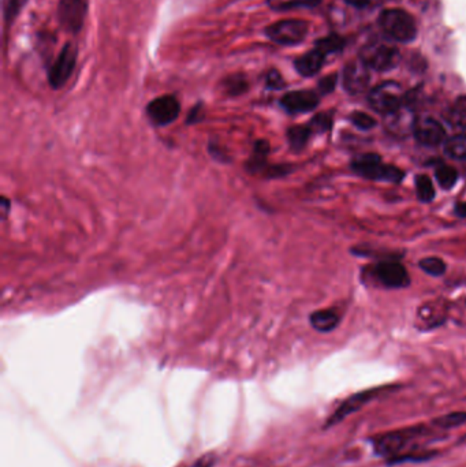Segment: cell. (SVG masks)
Masks as SVG:
<instances>
[{"label": "cell", "instance_id": "obj_1", "mask_svg": "<svg viewBox=\"0 0 466 467\" xmlns=\"http://www.w3.org/2000/svg\"><path fill=\"white\" fill-rule=\"evenodd\" d=\"M351 168L354 172L364 178L393 184H399L405 177L402 169L394 165L383 163L380 156L376 153H365L355 158L351 163Z\"/></svg>", "mask_w": 466, "mask_h": 467}, {"label": "cell", "instance_id": "obj_37", "mask_svg": "<svg viewBox=\"0 0 466 467\" xmlns=\"http://www.w3.org/2000/svg\"><path fill=\"white\" fill-rule=\"evenodd\" d=\"M8 208H10V203L6 197L1 198V210H3V215H6L8 212Z\"/></svg>", "mask_w": 466, "mask_h": 467}, {"label": "cell", "instance_id": "obj_32", "mask_svg": "<svg viewBox=\"0 0 466 467\" xmlns=\"http://www.w3.org/2000/svg\"><path fill=\"white\" fill-rule=\"evenodd\" d=\"M335 85H336V74H329L323 79H320L319 91L323 94H331L335 89Z\"/></svg>", "mask_w": 466, "mask_h": 467}, {"label": "cell", "instance_id": "obj_23", "mask_svg": "<svg viewBox=\"0 0 466 467\" xmlns=\"http://www.w3.org/2000/svg\"><path fill=\"white\" fill-rule=\"evenodd\" d=\"M310 134H312V130L309 129V126H293L287 132V140L290 142V146L293 149L300 151L306 145Z\"/></svg>", "mask_w": 466, "mask_h": 467}, {"label": "cell", "instance_id": "obj_29", "mask_svg": "<svg viewBox=\"0 0 466 467\" xmlns=\"http://www.w3.org/2000/svg\"><path fill=\"white\" fill-rule=\"evenodd\" d=\"M350 120L355 127H358L361 130H371L376 126V120L371 115H368L365 113H360V111L353 113L350 115Z\"/></svg>", "mask_w": 466, "mask_h": 467}, {"label": "cell", "instance_id": "obj_4", "mask_svg": "<svg viewBox=\"0 0 466 467\" xmlns=\"http://www.w3.org/2000/svg\"><path fill=\"white\" fill-rule=\"evenodd\" d=\"M309 25L303 20H282L264 29V34L279 46H297L308 34Z\"/></svg>", "mask_w": 466, "mask_h": 467}, {"label": "cell", "instance_id": "obj_21", "mask_svg": "<svg viewBox=\"0 0 466 467\" xmlns=\"http://www.w3.org/2000/svg\"><path fill=\"white\" fill-rule=\"evenodd\" d=\"M29 0H1L3 10V21L7 26H11L17 17L21 14L23 8Z\"/></svg>", "mask_w": 466, "mask_h": 467}, {"label": "cell", "instance_id": "obj_13", "mask_svg": "<svg viewBox=\"0 0 466 467\" xmlns=\"http://www.w3.org/2000/svg\"><path fill=\"white\" fill-rule=\"evenodd\" d=\"M370 84V72L363 62H350L344 70V87L350 94L364 92Z\"/></svg>", "mask_w": 466, "mask_h": 467}, {"label": "cell", "instance_id": "obj_35", "mask_svg": "<svg viewBox=\"0 0 466 467\" xmlns=\"http://www.w3.org/2000/svg\"><path fill=\"white\" fill-rule=\"evenodd\" d=\"M346 1L349 4H351V6L357 7V8H364V7H367L370 4L371 0H346Z\"/></svg>", "mask_w": 466, "mask_h": 467}, {"label": "cell", "instance_id": "obj_20", "mask_svg": "<svg viewBox=\"0 0 466 467\" xmlns=\"http://www.w3.org/2000/svg\"><path fill=\"white\" fill-rule=\"evenodd\" d=\"M222 87L226 91V94L230 96H239L249 89V82L244 74H233L225 78Z\"/></svg>", "mask_w": 466, "mask_h": 467}, {"label": "cell", "instance_id": "obj_5", "mask_svg": "<svg viewBox=\"0 0 466 467\" xmlns=\"http://www.w3.org/2000/svg\"><path fill=\"white\" fill-rule=\"evenodd\" d=\"M89 8V0H59L56 17L63 30L80 33L84 27Z\"/></svg>", "mask_w": 466, "mask_h": 467}, {"label": "cell", "instance_id": "obj_6", "mask_svg": "<svg viewBox=\"0 0 466 467\" xmlns=\"http://www.w3.org/2000/svg\"><path fill=\"white\" fill-rule=\"evenodd\" d=\"M403 92L399 84L396 82H383L379 87L372 89L370 94V105L374 111L389 115L396 113L402 107L403 103Z\"/></svg>", "mask_w": 466, "mask_h": 467}, {"label": "cell", "instance_id": "obj_9", "mask_svg": "<svg viewBox=\"0 0 466 467\" xmlns=\"http://www.w3.org/2000/svg\"><path fill=\"white\" fill-rule=\"evenodd\" d=\"M181 114V103L172 94H164L146 105V115L156 126H167L175 122Z\"/></svg>", "mask_w": 466, "mask_h": 467}, {"label": "cell", "instance_id": "obj_15", "mask_svg": "<svg viewBox=\"0 0 466 467\" xmlns=\"http://www.w3.org/2000/svg\"><path fill=\"white\" fill-rule=\"evenodd\" d=\"M447 316L446 304L439 302H428L421 306L417 312V323L422 329H431L438 327L444 323Z\"/></svg>", "mask_w": 466, "mask_h": 467}, {"label": "cell", "instance_id": "obj_18", "mask_svg": "<svg viewBox=\"0 0 466 467\" xmlns=\"http://www.w3.org/2000/svg\"><path fill=\"white\" fill-rule=\"evenodd\" d=\"M339 323V316L335 310H319L310 316V324L319 332H329L336 328Z\"/></svg>", "mask_w": 466, "mask_h": 467}, {"label": "cell", "instance_id": "obj_33", "mask_svg": "<svg viewBox=\"0 0 466 467\" xmlns=\"http://www.w3.org/2000/svg\"><path fill=\"white\" fill-rule=\"evenodd\" d=\"M204 115H206L204 105H203V104H196V105L190 110V113H189V115H187V123H189V124L197 123V122H200V120L204 119Z\"/></svg>", "mask_w": 466, "mask_h": 467}, {"label": "cell", "instance_id": "obj_22", "mask_svg": "<svg viewBox=\"0 0 466 467\" xmlns=\"http://www.w3.org/2000/svg\"><path fill=\"white\" fill-rule=\"evenodd\" d=\"M444 152L451 159L466 160V136H455L444 143Z\"/></svg>", "mask_w": 466, "mask_h": 467}, {"label": "cell", "instance_id": "obj_34", "mask_svg": "<svg viewBox=\"0 0 466 467\" xmlns=\"http://www.w3.org/2000/svg\"><path fill=\"white\" fill-rule=\"evenodd\" d=\"M213 463H215V458L212 455H206L199 462H196L193 466L190 467H212Z\"/></svg>", "mask_w": 466, "mask_h": 467}, {"label": "cell", "instance_id": "obj_14", "mask_svg": "<svg viewBox=\"0 0 466 467\" xmlns=\"http://www.w3.org/2000/svg\"><path fill=\"white\" fill-rule=\"evenodd\" d=\"M376 394H379L377 390H373V391H364L361 394H357V395H353L350 397L348 400H345L338 409L331 416V418L327 422L328 426H332L338 422H341L342 420H345L348 416H350L351 413L360 410L365 403H368L372 397H376Z\"/></svg>", "mask_w": 466, "mask_h": 467}, {"label": "cell", "instance_id": "obj_25", "mask_svg": "<svg viewBox=\"0 0 466 467\" xmlns=\"http://www.w3.org/2000/svg\"><path fill=\"white\" fill-rule=\"evenodd\" d=\"M416 191L420 201L429 203L435 198V188L432 181L427 175H417L416 177Z\"/></svg>", "mask_w": 466, "mask_h": 467}, {"label": "cell", "instance_id": "obj_26", "mask_svg": "<svg viewBox=\"0 0 466 467\" xmlns=\"http://www.w3.org/2000/svg\"><path fill=\"white\" fill-rule=\"evenodd\" d=\"M344 46H345V41L342 39H339L338 36H328V37L317 40L315 44V47L317 48L319 51H322L326 56L329 53L341 52Z\"/></svg>", "mask_w": 466, "mask_h": 467}, {"label": "cell", "instance_id": "obj_28", "mask_svg": "<svg viewBox=\"0 0 466 467\" xmlns=\"http://www.w3.org/2000/svg\"><path fill=\"white\" fill-rule=\"evenodd\" d=\"M331 124H332L331 115L319 114L309 122L308 126L312 130V133H325V132L331 129Z\"/></svg>", "mask_w": 466, "mask_h": 467}, {"label": "cell", "instance_id": "obj_24", "mask_svg": "<svg viewBox=\"0 0 466 467\" xmlns=\"http://www.w3.org/2000/svg\"><path fill=\"white\" fill-rule=\"evenodd\" d=\"M435 177L438 179V184L444 190H450L451 187L455 186L458 181V172L450 165H439L435 171Z\"/></svg>", "mask_w": 466, "mask_h": 467}, {"label": "cell", "instance_id": "obj_31", "mask_svg": "<svg viewBox=\"0 0 466 467\" xmlns=\"http://www.w3.org/2000/svg\"><path fill=\"white\" fill-rule=\"evenodd\" d=\"M464 422H466V413H454V414L446 416V417H443L441 420L436 421V423L439 426H444V428L458 426V425H461Z\"/></svg>", "mask_w": 466, "mask_h": 467}, {"label": "cell", "instance_id": "obj_17", "mask_svg": "<svg viewBox=\"0 0 466 467\" xmlns=\"http://www.w3.org/2000/svg\"><path fill=\"white\" fill-rule=\"evenodd\" d=\"M325 62H326V55L315 47L312 51L306 52L303 56L297 58L294 60V68L300 75L312 77V75H316L319 71L322 70Z\"/></svg>", "mask_w": 466, "mask_h": 467}, {"label": "cell", "instance_id": "obj_11", "mask_svg": "<svg viewBox=\"0 0 466 467\" xmlns=\"http://www.w3.org/2000/svg\"><path fill=\"white\" fill-rule=\"evenodd\" d=\"M280 107L289 114L310 113L319 105V96L312 91H294L282 96Z\"/></svg>", "mask_w": 466, "mask_h": 467}, {"label": "cell", "instance_id": "obj_8", "mask_svg": "<svg viewBox=\"0 0 466 467\" xmlns=\"http://www.w3.org/2000/svg\"><path fill=\"white\" fill-rule=\"evenodd\" d=\"M422 435L421 428H412V429H402L390 432L386 435H380L374 439V449L380 455L393 456L402 452L406 445Z\"/></svg>", "mask_w": 466, "mask_h": 467}, {"label": "cell", "instance_id": "obj_3", "mask_svg": "<svg viewBox=\"0 0 466 467\" xmlns=\"http://www.w3.org/2000/svg\"><path fill=\"white\" fill-rule=\"evenodd\" d=\"M380 26L396 41L409 43L416 37V24L413 18L403 10H386L380 15Z\"/></svg>", "mask_w": 466, "mask_h": 467}, {"label": "cell", "instance_id": "obj_2", "mask_svg": "<svg viewBox=\"0 0 466 467\" xmlns=\"http://www.w3.org/2000/svg\"><path fill=\"white\" fill-rule=\"evenodd\" d=\"M78 48L74 43H66L48 68V84L52 89L63 88L75 70Z\"/></svg>", "mask_w": 466, "mask_h": 467}, {"label": "cell", "instance_id": "obj_27", "mask_svg": "<svg viewBox=\"0 0 466 467\" xmlns=\"http://www.w3.org/2000/svg\"><path fill=\"white\" fill-rule=\"evenodd\" d=\"M420 268L428 275L441 276L446 271V264L443 262L441 258L438 257L422 258L420 261Z\"/></svg>", "mask_w": 466, "mask_h": 467}, {"label": "cell", "instance_id": "obj_10", "mask_svg": "<svg viewBox=\"0 0 466 467\" xmlns=\"http://www.w3.org/2000/svg\"><path fill=\"white\" fill-rule=\"evenodd\" d=\"M373 274L376 281L389 288H402L410 283L405 267L396 261H384L377 264Z\"/></svg>", "mask_w": 466, "mask_h": 467}, {"label": "cell", "instance_id": "obj_7", "mask_svg": "<svg viewBox=\"0 0 466 467\" xmlns=\"http://www.w3.org/2000/svg\"><path fill=\"white\" fill-rule=\"evenodd\" d=\"M398 60L399 51L386 43H371L361 49V62L373 70H391Z\"/></svg>", "mask_w": 466, "mask_h": 467}, {"label": "cell", "instance_id": "obj_12", "mask_svg": "<svg viewBox=\"0 0 466 467\" xmlns=\"http://www.w3.org/2000/svg\"><path fill=\"white\" fill-rule=\"evenodd\" d=\"M413 134L420 143L425 146H436L446 139L442 124L434 117H424L416 119Z\"/></svg>", "mask_w": 466, "mask_h": 467}, {"label": "cell", "instance_id": "obj_30", "mask_svg": "<svg viewBox=\"0 0 466 467\" xmlns=\"http://www.w3.org/2000/svg\"><path fill=\"white\" fill-rule=\"evenodd\" d=\"M265 85L268 89H274V91H280L286 87L284 79L282 78L280 72L275 69H271L265 74Z\"/></svg>", "mask_w": 466, "mask_h": 467}, {"label": "cell", "instance_id": "obj_16", "mask_svg": "<svg viewBox=\"0 0 466 467\" xmlns=\"http://www.w3.org/2000/svg\"><path fill=\"white\" fill-rule=\"evenodd\" d=\"M416 119L410 111L401 107L396 113L389 114L386 119V129L396 137H405L409 133H413Z\"/></svg>", "mask_w": 466, "mask_h": 467}, {"label": "cell", "instance_id": "obj_36", "mask_svg": "<svg viewBox=\"0 0 466 467\" xmlns=\"http://www.w3.org/2000/svg\"><path fill=\"white\" fill-rule=\"evenodd\" d=\"M455 213L461 217H466V203H460L455 205Z\"/></svg>", "mask_w": 466, "mask_h": 467}, {"label": "cell", "instance_id": "obj_19", "mask_svg": "<svg viewBox=\"0 0 466 467\" xmlns=\"http://www.w3.org/2000/svg\"><path fill=\"white\" fill-rule=\"evenodd\" d=\"M320 0H267V6L272 11H290L294 8H313Z\"/></svg>", "mask_w": 466, "mask_h": 467}]
</instances>
